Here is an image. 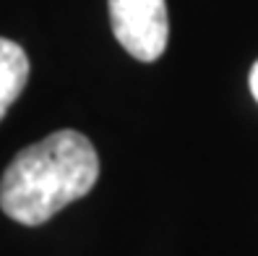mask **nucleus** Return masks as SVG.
I'll return each instance as SVG.
<instances>
[{"instance_id":"nucleus-2","label":"nucleus","mask_w":258,"mask_h":256,"mask_svg":"<svg viewBox=\"0 0 258 256\" xmlns=\"http://www.w3.org/2000/svg\"><path fill=\"white\" fill-rule=\"evenodd\" d=\"M110 24L120 47L136 60H157L170 39V19L164 0H107Z\"/></svg>"},{"instance_id":"nucleus-4","label":"nucleus","mask_w":258,"mask_h":256,"mask_svg":"<svg viewBox=\"0 0 258 256\" xmlns=\"http://www.w3.org/2000/svg\"><path fill=\"white\" fill-rule=\"evenodd\" d=\"M250 92H253V97L258 102V60H255L253 68H250Z\"/></svg>"},{"instance_id":"nucleus-1","label":"nucleus","mask_w":258,"mask_h":256,"mask_svg":"<svg viewBox=\"0 0 258 256\" xmlns=\"http://www.w3.org/2000/svg\"><path fill=\"white\" fill-rule=\"evenodd\" d=\"M97 178L94 144L79 131H55L11 160L0 178V209L13 222L34 228L86 196Z\"/></svg>"},{"instance_id":"nucleus-3","label":"nucleus","mask_w":258,"mask_h":256,"mask_svg":"<svg viewBox=\"0 0 258 256\" xmlns=\"http://www.w3.org/2000/svg\"><path fill=\"white\" fill-rule=\"evenodd\" d=\"M29 81V58L13 39L0 37V120L16 102Z\"/></svg>"}]
</instances>
